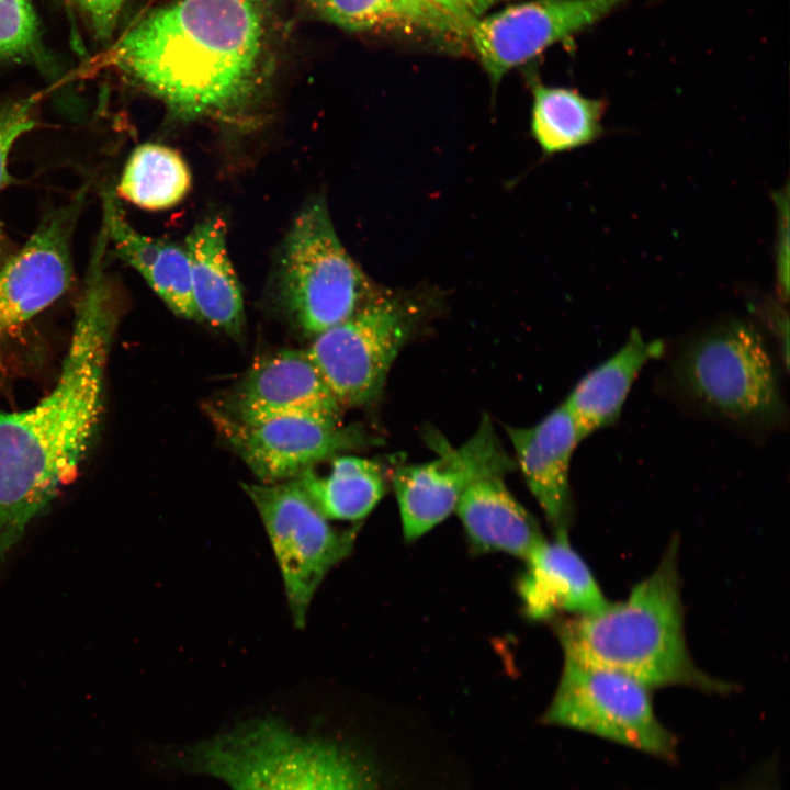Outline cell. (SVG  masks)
<instances>
[{
    "label": "cell",
    "instance_id": "3",
    "mask_svg": "<svg viewBox=\"0 0 790 790\" xmlns=\"http://www.w3.org/2000/svg\"><path fill=\"white\" fill-rule=\"evenodd\" d=\"M169 769L228 790H376L363 755L342 737L276 714L238 720L165 753Z\"/></svg>",
    "mask_w": 790,
    "mask_h": 790
},
{
    "label": "cell",
    "instance_id": "20",
    "mask_svg": "<svg viewBox=\"0 0 790 790\" xmlns=\"http://www.w3.org/2000/svg\"><path fill=\"white\" fill-rule=\"evenodd\" d=\"M664 350L663 341L646 340L634 328L616 353L578 381L563 405L582 440L618 420L639 373L650 360L659 358Z\"/></svg>",
    "mask_w": 790,
    "mask_h": 790
},
{
    "label": "cell",
    "instance_id": "21",
    "mask_svg": "<svg viewBox=\"0 0 790 790\" xmlns=\"http://www.w3.org/2000/svg\"><path fill=\"white\" fill-rule=\"evenodd\" d=\"M325 21L353 32L402 31L466 37L469 25L429 0H306Z\"/></svg>",
    "mask_w": 790,
    "mask_h": 790
},
{
    "label": "cell",
    "instance_id": "13",
    "mask_svg": "<svg viewBox=\"0 0 790 790\" xmlns=\"http://www.w3.org/2000/svg\"><path fill=\"white\" fill-rule=\"evenodd\" d=\"M87 192L48 212L24 245L0 266V363L9 337L70 286L71 238Z\"/></svg>",
    "mask_w": 790,
    "mask_h": 790
},
{
    "label": "cell",
    "instance_id": "16",
    "mask_svg": "<svg viewBox=\"0 0 790 790\" xmlns=\"http://www.w3.org/2000/svg\"><path fill=\"white\" fill-rule=\"evenodd\" d=\"M527 567L518 584L524 613L545 620L560 612L589 614L605 609V597L589 567L572 548L567 530L555 531L526 558Z\"/></svg>",
    "mask_w": 790,
    "mask_h": 790
},
{
    "label": "cell",
    "instance_id": "15",
    "mask_svg": "<svg viewBox=\"0 0 790 790\" xmlns=\"http://www.w3.org/2000/svg\"><path fill=\"white\" fill-rule=\"evenodd\" d=\"M526 484L555 531L567 530L573 518L569 467L582 441L562 404L531 427H506Z\"/></svg>",
    "mask_w": 790,
    "mask_h": 790
},
{
    "label": "cell",
    "instance_id": "12",
    "mask_svg": "<svg viewBox=\"0 0 790 790\" xmlns=\"http://www.w3.org/2000/svg\"><path fill=\"white\" fill-rule=\"evenodd\" d=\"M628 0H532L475 18L466 37L494 88L506 74Z\"/></svg>",
    "mask_w": 790,
    "mask_h": 790
},
{
    "label": "cell",
    "instance_id": "19",
    "mask_svg": "<svg viewBox=\"0 0 790 790\" xmlns=\"http://www.w3.org/2000/svg\"><path fill=\"white\" fill-rule=\"evenodd\" d=\"M455 512L475 553L504 552L526 560L545 539L537 519L512 496L501 475L472 484Z\"/></svg>",
    "mask_w": 790,
    "mask_h": 790
},
{
    "label": "cell",
    "instance_id": "29",
    "mask_svg": "<svg viewBox=\"0 0 790 790\" xmlns=\"http://www.w3.org/2000/svg\"><path fill=\"white\" fill-rule=\"evenodd\" d=\"M429 1L438 4L439 7L445 9L447 11L451 12L456 18H459L461 21L466 23L469 26L472 23V21L475 19V18L470 16L461 8V5L456 2V0H429Z\"/></svg>",
    "mask_w": 790,
    "mask_h": 790
},
{
    "label": "cell",
    "instance_id": "4",
    "mask_svg": "<svg viewBox=\"0 0 790 790\" xmlns=\"http://www.w3.org/2000/svg\"><path fill=\"white\" fill-rule=\"evenodd\" d=\"M677 556L674 537L655 571L625 600L557 622L564 658L625 674L650 689L681 685L730 692L731 684L699 669L689 654Z\"/></svg>",
    "mask_w": 790,
    "mask_h": 790
},
{
    "label": "cell",
    "instance_id": "25",
    "mask_svg": "<svg viewBox=\"0 0 790 790\" xmlns=\"http://www.w3.org/2000/svg\"><path fill=\"white\" fill-rule=\"evenodd\" d=\"M49 65L30 0H0V70L13 65Z\"/></svg>",
    "mask_w": 790,
    "mask_h": 790
},
{
    "label": "cell",
    "instance_id": "30",
    "mask_svg": "<svg viewBox=\"0 0 790 790\" xmlns=\"http://www.w3.org/2000/svg\"><path fill=\"white\" fill-rule=\"evenodd\" d=\"M741 790H777L772 781L761 777L757 780H753Z\"/></svg>",
    "mask_w": 790,
    "mask_h": 790
},
{
    "label": "cell",
    "instance_id": "22",
    "mask_svg": "<svg viewBox=\"0 0 790 790\" xmlns=\"http://www.w3.org/2000/svg\"><path fill=\"white\" fill-rule=\"evenodd\" d=\"M294 479L329 520L358 522L375 508L386 492L382 466L374 460L354 455H336L326 472L312 466Z\"/></svg>",
    "mask_w": 790,
    "mask_h": 790
},
{
    "label": "cell",
    "instance_id": "28",
    "mask_svg": "<svg viewBox=\"0 0 790 790\" xmlns=\"http://www.w3.org/2000/svg\"><path fill=\"white\" fill-rule=\"evenodd\" d=\"M499 0H456L461 8L472 18L483 15L492 5Z\"/></svg>",
    "mask_w": 790,
    "mask_h": 790
},
{
    "label": "cell",
    "instance_id": "18",
    "mask_svg": "<svg viewBox=\"0 0 790 790\" xmlns=\"http://www.w3.org/2000/svg\"><path fill=\"white\" fill-rule=\"evenodd\" d=\"M226 232L223 218L208 216L192 227L183 247L189 259L191 295L199 321L238 338L245 329V305L228 255Z\"/></svg>",
    "mask_w": 790,
    "mask_h": 790
},
{
    "label": "cell",
    "instance_id": "23",
    "mask_svg": "<svg viewBox=\"0 0 790 790\" xmlns=\"http://www.w3.org/2000/svg\"><path fill=\"white\" fill-rule=\"evenodd\" d=\"M606 105L575 89L534 83L530 133L546 155L569 151L603 134Z\"/></svg>",
    "mask_w": 790,
    "mask_h": 790
},
{
    "label": "cell",
    "instance_id": "5",
    "mask_svg": "<svg viewBox=\"0 0 790 790\" xmlns=\"http://www.w3.org/2000/svg\"><path fill=\"white\" fill-rule=\"evenodd\" d=\"M278 276L283 309L309 338L350 318L386 290L350 256L323 198L308 202L294 218Z\"/></svg>",
    "mask_w": 790,
    "mask_h": 790
},
{
    "label": "cell",
    "instance_id": "10",
    "mask_svg": "<svg viewBox=\"0 0 790 790\" xmlns=\"http://www.w3.org/2000/svg\"><path fill=\"white\" fill-rule=\"evenodd\" d=\"M217 431L262 483L296 477L343 452L376 443L361 427L313 415L237 420L208 406Z\"/></svg>",
    "mask_w": 790,
    "mask_h": 790
},
{
    "label": "cell",
    "instance_id": "24",
    "mask_svg": "<svg viewBox=\"0 0 790 790\" xmlns=\"http://www.w3.org/2000/svg\"><path fill=\"white\" fill-rule=\"evenodd\" d=\"M191 172L181 155L165 145L145 143L127 159L116 191L138 207L160 211L181 202L191 188Z\"/></svg>",
    "mask_w": 790,
    "mask_h": 790
},
{
    "label": "cell",
    "instance_id": "1",
    "mask_svg": "<svg viewBox=\"0 0 790 790\" xmlns=\"http://www.w3.org/2000/svg\"><path fill=\"white\" fill-rule=\"evenodd\" d=\"M106 255L95 241L54 390L29 409L0 413V566L76 475L99 430L116 319Z\"/></svg>",
    "mask_w": 790,
    "mask_h": 790
},
{
    "label": "cell",
    "instance_id": "7",
    "mask_svg": "<svg viewBox=\"0 0 790 790\" xmlns=\"http://www.w3.org/2000/svg\"><path fill=\"white\" fill-rule=\"evenodd\" d=\"M242 487L270 540L293 623L302 629L319 585L351 553L359 526L332 527L294 478Z\"/></svg>",
    "mask_w": 790,
    "mask_h": 790
},
{
    "label": "cell",
    "instance_id": "11",
    "mask_svg": "<svg viewBox=\"0 0 790 790\" xmlns=\"http://www.w3.org/2000/svg\"><path fill=\"white\" fill-rule=\"evenodd\" d=\"M504 449L490 418L484 415L473 436L456 448L421 464L396 467L391 474L404 537L414 541L450 516L465 490L476 481L516 467Z\"/></svg>",
    "mask_w": 790,
    "mask_h": 790
},
{
    "label": "cell",
    "instance_id": "6",
    "mask_svg": "<svg viewBox=\"0 0 790 790\" xmlns=\"http://www.w3.org/2000/svg\"><path fill=\"white\" fill-rule=\"evenodd\" d=\"M673 373L691 400L737 425L769 427L783 414L770 352L746 321L726 320L693 336L677 353Z\"/></svg>",
    "mask_w": 790,
    "mask_h": 790
},
{
    "label": "cell",
    "instance_id": "17",
    "mask_svg": "<svg viewBox=\"0 0 790 790\" xmlns=\"http://www.w3.org/2000/svg\"><path fill=\"white\" fill-rule=\"evenodd\" d=\"M102 226L109 248L143 276L167 307L182 318L199 321L183 246L134 228L112 191H106L103 196Z\"/></svg>",
    "mask_w": 790,
    "mask_h": 790
},
{
    "label": "cell",
    "instance_id": "27",
    "mask_svg": "<svg viewBox=\"0 0 790 790\" xmlns=\"http://www.w3.org/2000/svg\"><path fill=\"white\" fill-rule=\"evenodd\" d=\"M126 0H65L79 13L95 40L111 38Z\"/></svg>",
    "mask_w": 790,
    "mask_h": 790
},
{
    "label": "cell",
    "instance_id": "14",
    "mask_svg": "<svg viewBox=\"0 0 790 790\" xmlns=\"http://www.w3.org/2000/svg\"><path fill=\"white\" fill-rule=\"evenodd\" d=\"M237 420L280 415H313L341 421L339 405L306 350L263 356L221 404L210 405Z\"/></svg>",
    "mask_w": 790,
    "mask_h": 790
},
{
    "label": "cell",
    "instance_id": "9",
    "mask_svg": "<svg viewBox=\"0 0 790 790\" xmlns=\"http://www.w3.org/2000/svg\"><path fill=\"white\" fill-rule=\"evenodd\" d=\"M418 316L411 300L386 289L350 318L312 338L306 352L342 409L380 396Z\"/></svg>",
    "mask_w": 790,
    "mask_h": 790
},
{
    "label": "cell",
    "instance_id": "8",
    "mask_svg": "<svg viewBox=\"0 0 790 790\" xmlns=\"http://www.w3.org/2000/svg\"><path fill=\"white\" fill-rule=\"evenodd\" d=\"M545 724L586 732L654 756L677 758V737L655 714L651 689L608 668L564 661Z\"/></svg>",
    "mask_w": 790,
    "mask_h": 790
},
{
    "label": "cell",
    "instance_id": "26",
    "mask_svg": "<svg viewBox=\"0 0 790 790\" xmlns=\"http://www.w3.org/2000/svg\"><path fill=\"white\" fill-rule=\"evenodd\" d=\"M40 94L10 100L0 104V192L9 181L8 161L14 143L36 124ZM4 236L0 225V266L5 258Z\"/></svg>",
    "mask_w": 790,
    "mask_h": 790
},
{
    "label": "cell",
    "instance_id": "2",
    "mask_svg": "<svg viewBox=\"0 0 790 790\" xmlns=\"http://www.w3.org/2000/svg\"><path fill=\"white\" fill-rule=\"evenodd\" d=\"M263 0H173L140 19L101 56L177 117L237 123L268 70Z\"/></svg>",
    "mask_w": 790,
    "mask_h": 790
}]
</instances>
